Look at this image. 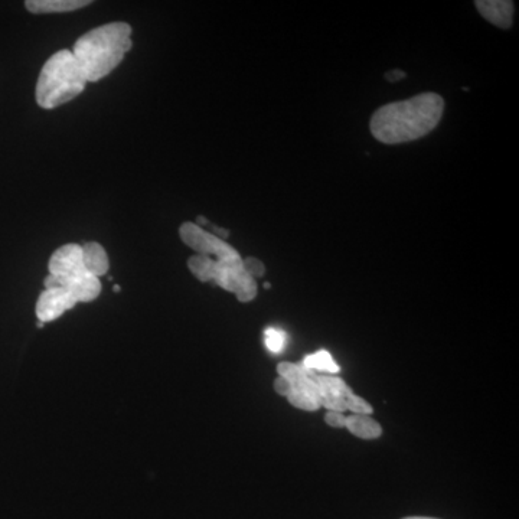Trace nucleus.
<instances>
[{"label": "nucleus", "mask_w": 519, "mask_h": 519, "mask_svg": "<svg viewBox=\"0 0 519 519\" xmlns=\"http://www.w3.org/2000/svg\"><path fill=\"white\" fill-rule=\"evenodd\" d=\"M179 235L186 246L199 256L212 257L215 260H240L241 256L234 247L214 234L208 233L195 223H184L179 228Z\"/></svg>", "instance_id": "nucleus-6"}, {"label": "nucleus", "mask_w": 519, "mask_h": 519, "mask_svg": "<svg viewBox=\"0 0 519 519\" xmlns=\"http://www.w3.org/2000/svg\"><path fill=\"white\" fill-rule=\"evenodd\" d=\"M48 269L51 276L61 277V279H74V277L90 274L84 267L83 248L80 244H67L58 248L51 256Z\"/></svg>", "instance_id": "nucleus-8"}, {"label": "nucleus", "mask_w": 519, "mask_h": 519, "mask_svg": "<svg viewBox=\"0 0 519 519\" xmlns=\"http://www.w3.org/2000/svg\"><path fill=\"white\" fill-rule=\"evenodd\" d=\"M45 289H62L74 297L77 303H88L96 300L101 293V283L99 277L93 274L74 277V279H61V277H45Z\"/></svg>", "instance_id": "nucleus-7"}, {"label": "nucleus", "mask_w": 519, "mask_h": 519, "mask_svg": "<svg viewBox=\"0 0 519 519\" xmlns=\"http://www.w3.org/2000/svg\"><path fill=\"white\" fill-rule=\"evenodd\" d=\"M385 78H387L388 81H391V83H397V81L406 78V73L401 70L388 71V73L385 74Z\"/></svg>", "instance_id": "nucleus-19"}, {"label": "nucleus", "mask_w": 519, "mask_h": 519, "mask_svg": "<svg viewBox=\"0 0 519 519\" xmlns=\"http://www.w3.org/2000/svg\"><path fill=\"white\" fill-rule=\"evenodd\" d=\"M86 86V77L73 52L62 50L55 52L42 67L35 97L39 107L52 110L80 96Z\"/></svg>", "instance_id": "nucleus-3"}, {"label": "nucleus", "mask_w": 519, "mask_h": 519, "mask_svg": "<svg viewBox=\"0 0 519 519\" xmlns=\"http://www.w3.org/2000/svg\"><path fill=\"white\" fill-rule=\"evenodd\" d=\"M90 3L86 0H28L25 6L32 13H64L86 8Z\"/></svg>", "instance_id": "nucleus-12"}, {"label": "nucleus", "mask_w": 519, "mask_h": 519, "mask_svg": "<svg viewBox=\"0 0 519 519\" xmlns=\"http://www.w3.org/2000/svg\"><path fill=\"white\" fill-rule=\"evenodd\" d=\"M326 423L329 426L336 427V429H341V427H345L346 417L344 413H338V411H328L325 416Z\"/></svg>", "instance_id": "nucleus-17"}, {"label": "nucleus", "mask_w": 519, "mask_h": 519, "mask_svg": "<svg viewBox=\"0 0 519 519\" xmlns=\"http://www.w3.org/2000/svg\"><path fill=\"white\" fill-rule=\"evenodd\" d=\"M287 342V336L285 332L280 331V329L276 328H267L264 331V344H266L267 349L273 354H280V352L285 351Z\"/></svg>", "instance_id": "nucleus-15"}, {"label": "nucleus", "mask_w": 519, "mask_h": 519, "mask_svg": "<svg viewBox=\"0 0 519 519\" xmlns=\"http://www.w3.org/2000/svg\"><path fill=\"white\" fill-rule=\"evenodd\" d=\"M315 381L318 384L319 404L321 407L328 408V411L344 413L348 410L365 416H370L372 413L371 404L364 398L355 396L341 378L316 372Z\"/></svg>", "instance_id": "nucleus-5"}, {"label": "nucleus", "mask_w": 519, "mask_h": 519, "mask_svg": "<svg viewBox=\"0 0 519 519\" xmlns=\"http://www.w3.org/2000/svg\"><path fill=\"white\" fill-rule=\"evenodd\" d=\"M132 26L112 22L91 29L75 42L73 52L87 83L107 77L132 50Z\"/></svg>", "instance_id": "nucleus-2"}, {"label": "nucleus", "mask_w": 519, "mask_h": 519, "mask_svg": "<svg viewBox=\"0 0 519 519\" xmlns=\"http://www.w3.org/2000/svg\"><path fill=\"white\" fill-rule=\"evenodd\" d=\"M83 248V261L87 273L100 277L107 274L110 269L109 256L101 244L96 241H88L81 246Z\"/></svg>", "instance_id": "nucleus-11"}, {"label": "nucleus", "mask_w": 519, "mask_h": 519, "mask_svg": "<svg viewBox=\"0 0 519 519\" xmlns=\"http://www.w3.org/2000/svg\"><path fill=\"white\" fill-rule=\"evenodd\" d=\"M445 110V100L436 93H423L380 107L371 117V133L385 145H400L429 135Z\"/></svg>", "instance_id": "nucleus-1"}, {"label": "nucleus", "mask_w": 519, "mask_h": 519, "mask_svg": "<svg viewBox=\"0 0 519 519\" xmlns=\"http://www.w3.org/2000/svg\"><path fill=\"white\" fill-rule=\"evenodd\" d=\"M274 390H276L277 394L280 396H289L290 390H292V384H290L289 380H286L285 377H279L276 381H274Z\"/></svg>", "instance_id": "nucleus-18"}, {"label": "nucleus", "mask_w": 519, "mask_h": 519, "mask_svg": "<svg viewBox=\"0 0 519 519\" xmlns=\"http://www.w3.org/2000/svg\"><path fill=\"white\" fill-rule=\"evenodd\" d=\"M303 367L306 370L318 372V374L332 375L338 374L339 365L328 351H318L303 359Z\"/></svg>", "instance_id": "nucleus-14"}, {"label": "nucleus", "mask_w": 519, "mask_h": 519, "mask_svg": "<svg viewBox=\"0 0 519 519\" xmlns=\"http://www.w3.org/2000/svg\"><path fill=\"white\" fill-rule=\"evenodd\" d=\"M188 267L199 282L215 283L234 293L240 302H251L257 296V282L244 270L243 259L215 260L195 254L188 260Z\"/></svg>", "instance_id": "nucleus-4"}, {"label": "nucleus", "mask_w": 519, "mask_h": 519, "mask_svg": "<svg viewBox=\"0 0 519 519\" xmlns=\"http://www.w3.org/2000/svg\"><path fill=\"white\" fill-rule=\"evenodd\" d=\"M243 267L254 280L260 279V277H263L264 273H266V267H264V264L261 263L260 260L254 259V257L243 259Z\"/></svg>", "instance_id": "nucleus-16"}, {"label": "nucleus", "mask_w": 519, "mask_h": 519, "mask_svg": "<svg viewBox=\"0 0 519 519\" xmlns=\"http://www.w3.org/2000/svg\"><path fill=\"white\" fill-rule=\"evenodd\" d=\"M403 519H436V518H427V517H408Z\"/></svg>", "instance_id": "nucleus-20"}, {"label": "nucleus", "mask_w": 519, "mask_h": 519, "mask_svg": "<svg viewBox=\"0 0 519 519\" xmlns=\"http://www.w3.org/2000/svg\"><path fill=\"white\" fill-rule=\"evenodd\" d=\"M476 9L489 24L501 29H509L514 21V2L511 0H478Z\"/></svg>", "instance_id": "nucleus-10"}, {"label": "nucleus", "mask_w": 519, "mask_h": 519, "mask_svg": "<svg viewBox=\"0 0 519 519\" xmlns=\"http://www.w3.org/2000/svg\"><path fill=\"white\" fill-rule=\"evenodd\" d=\"M114 292H120V286H114Z\"/></svg>", "instance_id": "nucleus-21"}, {"label": "nucleus", "mask_w": 519, "mask_h": 519, "mask_svg": "<svg viewBox=\"0 0 519 519\" xmlns=\"http://www.w3.org/2000/svg\"><path fill=\"white\" fill-rule=\"evenodd\" d=\"M77 305L74 297L62 289H45L37 302V318L41 323H48L61 318L67 310Z\"/></svg>", "instance_id": "nucleus-9"}, {"label": "nucleus", "mask_w": 519, "mask_h": 519, "mask_svg": "<svg viewBox=\"0 0 519 519\" xmlns=\"http://www.w3.org/2000/svg\"><path fill=\"white\" fill-rule=\"evenodd\" d=\"M345 427L355 436L367 440L378 439L383 433L380 424L365 414H352L346 417Z\"/></svg>", "instance_id": "nucleus-13"}]
</instances>
